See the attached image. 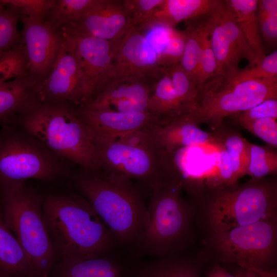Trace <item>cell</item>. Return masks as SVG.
<instances>
[{
	"mask_svg": "<svg viewBox=\"0 0 277 277\" xmlns=\"http://www.w3.org/2000/svg\"><path fill=\"white\" fill-rule=\"evenodd\" d=\"M182 189L179 181L167 178L151 191L148 221L135 244L142 253L161 258L181 246L190 225Z\"/></svg>",
	"mask_w": 277,
	"mask_h": 277,
	"instance_id": "8992f818",
	"label": "cell"
},
{
	"mask_svg": "<svg viewBox=\"0 0 277 277\" xmlns=\"http://www.w3.org/2000/svg\"><path fill=\"white\" fill-rule=\"evenodd\" d=\"M154 84L148 104V111L159 119V124L187 113L173 89L171 78L166 69Z\"/></svg>",
	"mask_w": 277,
	"mask_h": 277,
	"instance_id": "cb8c5ba5",
	"label": "cell"
},
{
	"mask_svg": "<svg viewBox=\"0 0 277 277\" xmlns=\"http://www.w3.org/2000/svg\"><path fill=\"white\" fill-rule=\"evenodd\" d=\"M70 35L74 41L85 105L112 78L114 58L123 36L115 40H106L84 35Z\"/></svg>",
	"mask_w": 277,
	"mask_h": 277,
	"instance_id": "7c38bea8",
	"label": "cell"
},
{
	"mask_svg": "<svg viewBox=\"0 0 277 277\" xmlns=\"http://www.w3.org/2000/svg\"><path fill=\"white\" fill-rule=\"evenodd\" d=\"M77 106L67 102H37L11 124L31 135L60 157L84 170L98 171L94 138Z\"/></svg>",
	"mask_w": 277,
	"mask_h": 277,
	"instance_id": "3957f363",
	"label": "cell"
},
{
	"mask_svg": "<svg viewBox=\"0 0 277 277\" xmlns=\"http://www.w3.org/2000/svg\"><path fill=\"white\" fill-rule=\"evenodd\" d=\"M234 19L248 44L261 60L265 56L257 17L258 0H226Z\"/></svg>",
	"mask_w": 277,
	"mask_h": 277,
	"instance_id": "d4e9b609",
	"label": "cell"
},
{
	"mask_svg": "<svg viewBox=\"0 0 277 277\" xmlns=\"http://www.w3.org/2000/svg\"><path fill=\"white\" fill-rule=\"evenodd\" d=\"M15 8L21 15L45 22L56 0H2Z\"/></svg>",
	"mask_w": 277,
	"mask_h": 277,
	"instance_id": "ab89813d",
	"label": "cell"
},
{
	"mask_svg": "<svg viewBox=\"0 0 277 277\" xmlns=\"http://www.w3.org/2000/svg\"><path fill=\"white\" fill-rule=\"evenodd\" d=\"M239 125L275 149L277 148L276 119L267 117L250 121H234Z\"/></svg>",
	"mask_w": 277,
	"mask_h": 277,
	"instance_id": "f35d334b",
	"label": "cell"
},
{
	"mask_svg": "<svg viewBox=\"0 0 277 277\" xmlns=\"http://www.w3.org/2000/svg\"><path fill=\"white\" fill-rule=\"evenodd\" d=\"M96 0H56L45 23L61 30L87 12Z\"/></svg>",
	"mask_w": 277,
	"mask_h": 277,
	"instance_id": "4316f807",
	"label": "cell"
},
{
	"mask_svg": "<svg viewBox=\"0 0 277 277\" xmlns=\"http://www.w3.org/2000/svg\"><path fill=\"white\" fill-rule=\"evenodd\" d=\"M153 86L148 80L112 78L89 102L80 106L123 112L148 111Z\"/></svg>",
	"mask_w": 277,
	"mask_h": 277,
	"instance_id": "d6986e66",
	"label": "cell"
},
{
	"mask_svg": "<svg viewBox=\"0 0 277 277\" xmlns=\"http://www.w3.org/2000/svg\"><path fill=\"white\" fill-rule=\"evenodd\" d=\"M45 225L60 259L107 255L117 245L90 203L76 195H50L43 202Z\"/></svg>",
	"mask_w": 277,
	"mask_h": 277,
	"instance_id": "6da1fadb",
	"label": "cell"
},
{
	"mask_svg": "<svg viewBox=\"0 0 277 277\" xmlns=\"http://www.w3.org/2000/svg\"><path fill=\"white\" fill-rule=\"evenodd\" d=\"M22 44L27 60L28 76L36 87L49 75L60 52L63 33L49 25L21 15Z\"/></svg>",
	"mask_w": 277,
	"mask_h": 277,
	"instance_id": "5bb4252c",
	"label": "cell"
},
{
	"mask_svg": "<svg viewBox=\"0 0 277 277\" xmlns=\"http://www.w3.org/2000/svg\"><path fill=\"white\" fill-rule=\"evenodd\" d=\"M216 148L219 151L217 170L214 175L208 180V185L212 188L237 184L228 156L220 143Z\"/></svg>",
	"mask_w": 277,
	"mask_h": 277,
	"instance_id": "60d3db41",
	"label": "cell"
},
{
	"mask_svg": "<svg viewBox=\"0 0 277 277\" xmlns=\"http://www.w3.org/2000/svg\"><path fill=\"white\" fill-rule=\"evenodd\" d=\"M26 75H28L27 60L22 44L0 51V85Z\"/></svg>",
	"mask_w": 277,
	"mask_h": 277,
	"instance_id": "836d02e7",
	"label": "cell"
},
{
	"mask_svg": "<svg viewBox=\"0 0 277 277\" xmlns=\"http://www.w3.org/2000/svg\"><path fill=\"white\" fill-rule=\"evenodd\" d=\"M74 184L117 244H135L147 224L149 214L143 193L132 180L101 170H84L75 177Z\"/></svg>",
	"mask_w": 277,
	"mask_h": 277,
	"instance_id": "7a4b0ae2",
	"label": "cell"
},
{
	"mask_svg": "<svg viewBox=\"0 0 277 277\" xmlns=\"http://www.w3.org/2000/svg\"><path fill=\"white\" fill-rule=\"evenodd\" d=\"M248 164L246 175L259 180L277 173V153L270 146H261L248 141Z\"/></svg>",
	"mask_w": 277,
	"mask_h": 277,
	"instance_id": "f1b7e54d",
	"label": "cell"
},
{
	"mask_svg": "<svg viewBox=\"0 0 277 277\" xmlns=\"http://www.w3.org/2000/svg\"><path fill=\"white\" fill-rule=\"evenodd\" d=\"M150 145L157 153L197 145L216 147L220 138L216 132L205 131L189 120L185 114L164 123L159 122L146 129Z\"/></svg>",
	"mask_w": 277,
	"mask_h": 277,
	"instance_id": "ac0fdd59",
	"label": "cell"
},
{
	"mask_svg": "<svg viewBox=\"0 0 277 277\" xmlns=\"http://www.w3.org/2000/svg\"><path fill=\"white\" fill-rule=\"evenodd\" d=\"M132 269L110 254L93 258L60 259L49 277H130Z\"/></svg>",
	"mask_w": 277,
	"mask_h": 277,
	"instance_id": "ffe728a7",
	"label": "cell"
},
{
	"mask_svg": "<svg viewBox=\"0 0 277 277\" xmlns=\"http://www.w3.org/2000/svg\"><path fill=\"white\" fill-rule=\"evenodd\" d=\"M43 202L25 182L0 185L3 217L28 257L34 277H49L57 257L44 221Z\"/></svg>",
	"mask_w": 277,
	"mask_h": 277,
	"instance_id": "277c9868",
	"label": "cell"
},
{
	"mask_svg": "<svg viewBox=\"0 0 277 277\" xmlns=\"http://www.w3.org/2000/svg\"><path fill=\"white\" fill-rule=\"evenodd\" d=\"M6 4H5L3 1L2 0H0V7L1 6H4V5H6Z\"/></svg>",
	"mask_w": 277,
	"mask_h": 277,
	"instance_id": "f6af8a7d",
	"label": "cell"
},
{
	"mask_svg": "<svg viewBox=\"0 0 277 277\" xmlns=\"http://www.w3.org/2000/svg\"><path fill=\"white\" fill-rule=\"evenodd\" d=\"M130 277H201L196 264L180 258H157L132 268Z\"/></svg>",
	"mask_w": 277,
	"mask_h": 277,
	"instance_id": "484cf974",
	"label": "cell"
},
{
	"mask_svg": "<svg viewBox=\"0 0 277 277\" xmlns=\"http://www.w3.org/2000/svg\"><path fill=\"white\" fill-rule=\"evenodd\" d=\"M210 35L217 69L214 76L228 79L239 72V64L246 58L249 65L258 57L248 44L226 3L222 2L209 16Z\"/></svg>",
	"mask_w": 277,
	"mask_h": 277,
	"instance_id": "8fae6325",
	"label": "cell"
},
{
	"mask_svg": "<svg viewBox=\"0 0 277 277\" xmlns=\"http://www.w3.org/2000/svg\"><path fill=\"white\" fill-rule=\"evenodd\" d=\"M38 102L35 86L28 75L0 85V124H12L24 112Z\"/></svg>",
	"mask_w": 277,
	"mask_h": 277,
	"instance_id": "44dd1931",
	"label": "cell"
},
{
	"mask_svg": "<svg viewBox=\"0 0 277 277\" xmlns=\"http://www.w3.org/2000/svg\"><path fill=\"white\" fill-rule=\"evenodd\" d=\"M61 48L48 77L35 87L38 102H67L85 104L80 70L72 35L63 33Z\"/></svg>",
	"mask_w": 277,
	"mask_h": 277,
	"instance_id": "4fadbf2b",
	"label": "cell"
},
{
	"mask_svg": "<svg viewBox=\"0 0 277 277\" xmlns=\"http://www.w3.org/2000/svg\"><path fill=\"white\" fill-rule=\"evenodd\" d=\"M257 17L265 43L275 46L277 41V1L258 0Z\"/></svg>",
	"mask_w": 277,
	"mask_h": 277,
	"instance_id": "d590c367",
	"label": "cell"
},
{
	"mask_svg": "<svg viewBox=\"0 0 277 277\" xmlns=\"http://www.w3.org/2000/svg\"><path fill=\"white\" fill-rule=\"evenodd\" d=\"M231 117L234 121L267 117L277 119V98L265 100L254 107Z\"/></svg>",
	"mask_w": 277,
	"mask_h": 277,
	"instance_id": "b9f144b4",
	"label": "cell"
},
{
	"mask_svg": "<svg viewBox=\"0 0 277 277\" xmlns=\"http://www.w3.org/2000/svg\"><path fill=\"white\" fill-rule=\"evenodd\" d=\"M213 189L207 209L212 233L276 218L274 178L251 179L243 184Z\"/></svg>",
	"mask_w": 277,
	"mask_h": 277,
	"instance_id": "5b68a950",
	"label": "cell"
},
{
	"mask_svg": "<svg viewBox=\"0 0 277 277\" xmlns=\"http://www.w3.org/2000/svg\"><path fill=\"white\" fill-rule=\"evenodd\" d=\"M21 15L14 7H0V51L11 49L22 44V36L17 30Z\"/></svg>",
	"mask_w": 277,
	"mask_h": 277,
	"instance_id": "d6a6232c",
	"label": "cell"
},
{
	"mask_svg": "<svg viewBox=\"0 0 277 277\" xmlns=\"http://www.w3.org/2000/svg\"><path fill=\"white\" fill-rule=\"evenodd\" d=\"M123 3L132 24L140 28L154 18L164 0H123Z\"/></svg>",
	"mask_w": 277,
	"mask_h": 277,
	"instance_id": "8d00e7d4",
	"label": "cell"
},
{
	"mask_svg": "<svg viewBox=\"0 0 277 277\" xmlns=\"http://www.w3.org/2000/svg\"><path fill=\"white\" fill-rule=\"evenodd\" d=\"M186 40L184 30L170 28L167 40L157 54L159 67L167 69L179 64L182 60Z\"/></svg>",
	"mask_w": 277,
	"mask_h": 277,
	"instance_id": "e575fe53",
	"label": "cell"
},
{
	"mask_svg": "<svg viewBox=\"0 0 277 277\" xmlns=\"http://www.w3.org/2000/svg\"><path fill=\"white\" fill-rule=\"evenodd\" d=\"M276 218L213 232L211 246L219 261L246 270L273 272L276 258Z\"/></svg>",
	"mask_w": 277,
	"mask_h": 277,
	"instance_id": "30bf717a",
	"label": "cell"
},
{
	"mask_svg": "<svg viewBox=\"0 0 277 277\" xmlns=\"http://www.w3.org/2000/svg\"><path fill=\"white\" fill-rule=\"evenodd\" d=\"M166 69L180 103L186 113L189 112L196 104L199 89L195 83L183 70L180 64Z\"/></svg>",
	"mask_w": 277,
	"mask_h": 277,
	"instance_id": "1f68e13d",
	"label": "cell"
},
{
	"mask_svg": "<svg viewBox=\"0 0 277 277\" xmlns=\"http://www.w3.org/2000/svg\"><path fill=\"white\" fill-rule=\"evenodd\" d=\"M133 26L122 1L96 0L87 12L60 31L69 35L115 40Z\"/></svg>",
	"mask_w": 277,
	"mask_h": 277,
	"instance_id": "9a60e30c",
	"label": "cell"
},
{
	"mask_svg": "<svg viewBox=\"0 0 277 277\" xmlns=\"http://www.w3.org/2000/svg\"><path fill=\"white\" fill-rule=\"evenodd\" d=\"M220 143L224 148L230 161L235 180L245 175L248 164V141L233 131L222 132L216 130Z\"/></svg>",
	"mask_w": 277,
	"mask_h": 277,
	"instance_id": "83f0119b",
	"label": "cell"
},
{
	"mask_svg": "<svg viewBox=\"0 0 277 277\" xmlns=\"http://www.w3.org/2000/svg\"><path fill=\"white\" fill-rule=\"evenodd\" d=\"M220 2L219 0H164L154 18L165 26L173 28L181 22L211 13Z\"/></svg>",
	"mask_w": 277,
	"mask_h": 277,
	"instance_id": "603a6c76",
	"label": "cell"
},
{
	"mask_svg": "<svg viewBox=\"0 0 277 277\" xmlns=\"http://www.w3.org/2000/svg\"><path fill=\"white\" fill-rule=\"evenodd\" d=\"M277 78V51L265 55L255 65L240 69L237 74L228 79L244 81L254 79H274Z\"/></svg>",
	"mask_w": 277,
	"mask_h": 277,
	"instance_id": "74e56055",
	"label": "cell"
},
{
	"mask_svg": "<svg viewBox=\"0 0 277 277\" xmlns=\"http://www.w3.org/2000/svg\"><path fill=\"white\" fill-rule=\"evenodd\" d=\"M210 14L203 16L202 19L201 47L196 76V84L199 89L215 75L217 69L210 35L209 16Z\"/></svg>",
	"mask_w": 277,
	"mask_h": 277,
	"instance_id": "4dcf8cb0",
	"label": "cell"
},
{
	"mask_svg": "<svg viewBox=\"0 0 277 277\" xmlns=\"http://www.w3.org/2000/svg\"><path fill=\"white\" fill-rule=\"evenodd\" d=\"M202 19V17L186 22V44L180 63L183 70L195 84L201 47Z\"/></svg>",
	"mask_w": 277,
	"mask_h": 277,
	"instance_id": "f546056e",
	"label": "cell"
},
{
	"mask_svg": "<svg viewBox=\"0 0 277 277\" xmlns=\"http://www.w3.org/2000/svg\"><path fill=\"white\" fill-rule=\"evenodd\" d=\"M207 277H236L219 264H214L207 274Z\"/></svg>",
	"mask_w": 277,
	"mask_h": 277,
	"instance_id": "7bdbcfd3",
	"label": "cell"
},
{
	"mask_svg": "<svg viewBox=\"0 0 277 277\" xmlns=\"http://www.w3.org/2000/svg\"><path fill=\"white\" fill-rule=\"evenodd\" d=\"M0 277H34L28 257L7 226L1 209Z\"/></svg>",
	"mask_w": 277,
	"mask_h": 277,
	"instance_id": "7402d4cb",
	"label": "cell"
},
{
	"mask_svg": "<svg viewBox=\"0 0 277 277\" xmlns=\"http://www.w3.org/2000/svg\"><path fill=\"white\" fill-rule=\"evenodd\" d=\"M146 129L110 140L94 141L98 170L134 179L150 191L167 179L150 144Z\"/></svg>",
	"mask_w": 277,
	"mask_h": 277,
	"instance_id": "ba28073f",
	"label": "cell"
},
{
	"mask_svg": "<svg viewBox=\"0 0 277 277\" xmlns=\"http://www.w3.org/2000/svg\"><path fill=\"white\" fill-rule=\"evenodd\" d=\"M269 98H277V78L237 81L214 76L199 89L195 106L185 115L197 125L217 129L225 117Z\"/></svg>",
	"mask_w": 277,
	"mask_h": 277,
	"instance_id": "52a82bcc",
	"label": "cell"
},
{
	"mask_svg": "<svg viewBox=\"0 0 277 277\" xmlns=\"http://www.w3.org/2000/svg\"><path fill=\"white\" fill-rule=\"evenodd\" d=\"M78 113L94 141L120 137L149 128L159 122L149 111L123 112L77 106Z\"/></svg>",
	"mask_w": 277,
	"mask_h": 277,
	"instance_id": "e0dca14e",
	"label": "cell"
},
{
	"mask_svg": "<svg viewBox=\"0 0 277 277\" xmlns=\"http://www.w3.org/2000/svg\"><path fill=\"white\" fill-rule=\"evenodd\" d=\"M163 68L157 64V53L142 32L134 26L123 36L113 63L112 78L149 80L159 76Z\"/></svg>",
	"mask_w": 277,
	"mask_h": 277,
	"instance_id": "2e32d148",
	"label": "cell"
},
{
	"mask_svg": "<svg viewBox=\"0 0 277 277\" xmlns=\"http://www.w3.org/2000/svg\"><path fill=\"white\" fill-rule=\"evenodd\" d=\"M236 277H260L254 272L241 268L236 270L234 274Z\"/></svg>",
	"mask_w": 277,
	"mask_h": 277,
	"instance_id": "ee69618b",
	"label": "cell"
},
{
	"mask_svg": "<svg viewBox=\"0 0 277 277\" xmlns=\"http://www.w3.org/2000/svg\"><path fill=\"white\" fill-rule=\"evenodd\" d=\"M0 131V185L28 179L51 181L63 171L60 158L16 125Z\"/></svg>",
	"mask_w": 277,
	"mask_h": 277,
	"instance_id": "9c48e42d",
	"label": "cell"
}]
</instances>
